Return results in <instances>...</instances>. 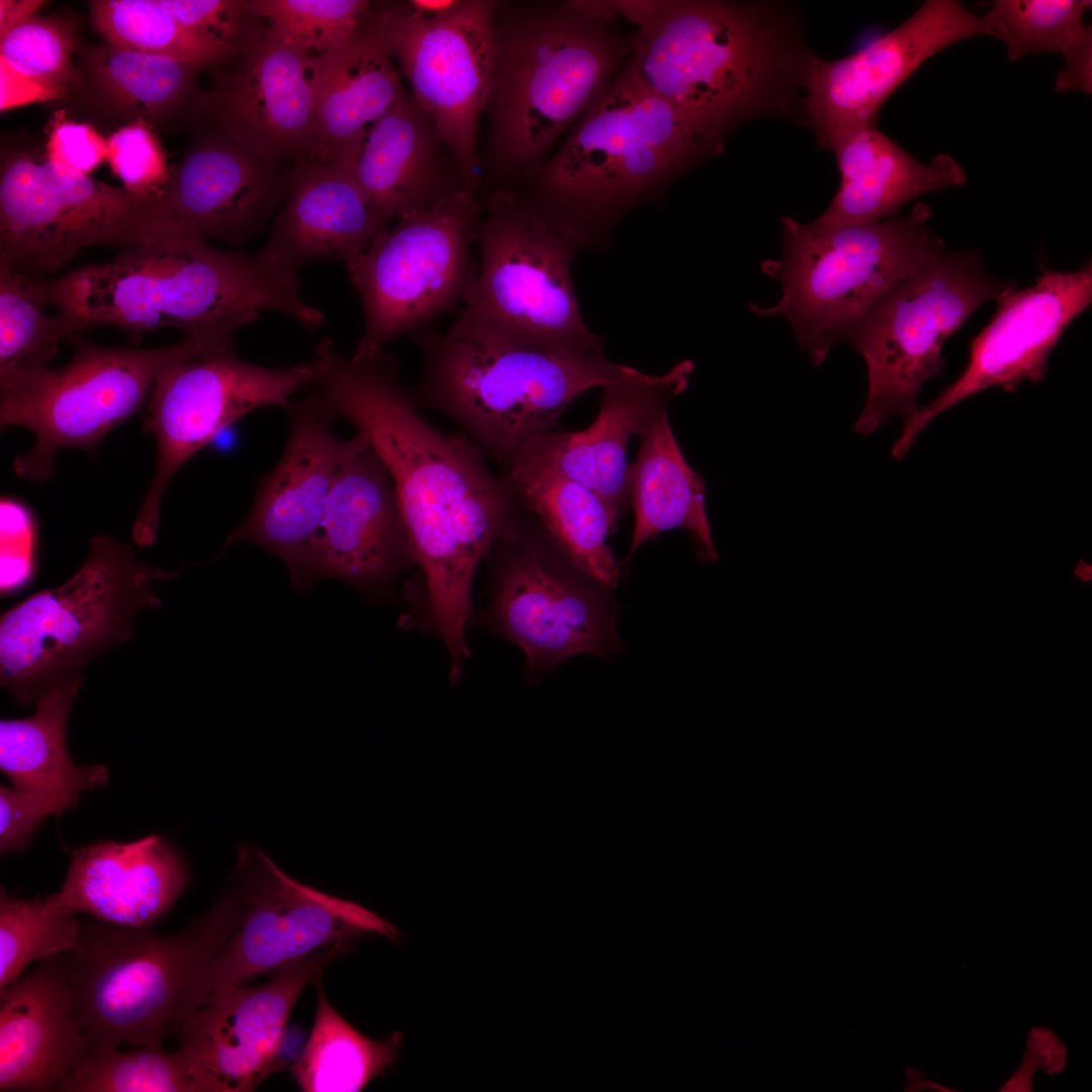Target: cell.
<instances>
[{
  "instance_id": "obj_2",
  "label": "cell",
  "mask_w": 1092,
  "mask_h": 1092,
  "mask_svg": "<svg viewBox=\"0 0 1092 1092\" xmlns=\"http://www.w3.org/2000/svg\"><path fill=\"white\" fill-rule=\"evenodd\" d=\"M49 305L81 330L109 326L138 343L145 333L177 329L185 335L260 310L285 313L308 330L324 313L306 303L296 273L262 248L225 251L209 244L163 202L150 235L112 260L42 280Z\"/></svg>"
},
{
  "instance_id": "obj_13",
  "label": "cell",
  "mask_w": 1092,
  "mask_h": 1092,
  "mask_svg": "<svg viewBox=\"0 0 1092 1092\" xmlns=\"http://www.w3.org/2000/svg\"><path fill=\"white\" fill-rule=\"evenodd\" d=\"M480 214V198L457 190L399 216L345 262L365 318L352 357L375 355L463 302L477 275L473 247Z\"/></svg>"
},
{
  "instance_id": "obj_18",
  "label": "cell",
  "mask_w": 1092,
  "mask_h": 1092,
  "mask_svg": "<svg viewBox=\"0 0 1092 1092\" xmlns=\"http://www.w3.org/2000/svg\"><path fill=\"white\" fill-rule=\"evenodd\" d=\"M235 878L243 917L210 965L208 997L331 945L399 935L370 910L293 880L255 846H240Z\"/></svg>"
},
{
  "instance_id": "obj_14",
  "label": "cell",
  "mask_w": 1092,
  "mask_h": 1092,
  "mask_svg": "<svg viewBox=\"0 0 1092 1092\" xmlns=\"http://www.w3.org/2000/svg\"><path fill=\"white\" fill-rule=\"evenodd\" d=\"M163 201H142L123 187L59 172L28 150L11 151L1 163L0 266L39 279L86 248L122 251L150 235Z\"/></svg>"
},
{
  "instance_id": "obj_48",
  "label": "cell",
  "mask_w": 1092,
  "mask_h": 1092,
  "mask_svg": "<svg viewBox=\"0 0 1092 1092\" xmlns=\"http://www.w3.org/2000/svg\"><path fill=\"white\" fill-rule=\"evenodd\" d=\"M50 809L38 799L13 788H0V849L25 851Z\"/></svg>"
},
{
  "instance_id": "obj_50",
  "label": "cell",
  "mask_w": 1092,
  "mask_h": 1092,
  "mask_svg": "<svg viewBox=\"0 0 1092 1092\" xmlns=\"http://www.w3.org/2000/svg\"><path fill=\"white\" fill-rule=\"evenodd\" d=\"M1059 53L1065 66L1055 81L1059 93H1092V27L1083 23L1067 39Z\"/></svg>"
},
{
  "instance_id": "obj_25",
  "label": "cell",
  "mask_w": 1092,
  "mask_h": 1092,
  "mask_svg": "<svg viewBox=\"0 0 1092 1092\" xmlns=\"http://www.w3.org/2000/svg\"><path fill=\"white\" fill-rule=\"evenodd\" d=\"M294 164L269 163L205 129L170 170L164 201L206 239L242 246L283 203Z\"/></svg>"
},
{
  "instance_id": "obj_30",
  "label": "cell",
  "mask_w": 1092,
  "mask_h": 1092,
  "mask_svg": "<svg viewBox=\"0 0 1092 1092\" xmlns=\"http://www.w3.org/2000/svg\"><path fill=\"white\" fill-rule=\"evenodd\" d=\"M375 7L349 41L316 59L309 161L348 159L369 127L406 93Z\"/></svg>"
},
{
  "instance_id": "obj_42",
  "label": "cell",
  "mask_w": 1092,
  "mask_h": 1092,
  "mask_svg": "<svg viewBox=\"0 0 1092 1092\" xmlns=\"http://www.w3.org/2000/svg\"><path fill=\"white\" fill-rule=\"evenodd\" d=\"M75 23L66 17L32 14L0 33V59L22 77L69 97L80 73L73 63Z\"/></svg>"
},
{
  "instance_id": "obj_23",
  "label": "cell",
  "mask_w": 1092,
  "mask_h": 1092,
  "mask_svg": "<svg viewBox=\"0 0 1092 1092\" xmlns=\"http://www.w3.org/2000/svg\"><path fill=\"white\" fill-rule=\"evenodd\" d=\"M235 59L232 72L205 93L198 122L269 163L307 160L316 59L267 24Z\"/></svg>"
},
{
  "instance_id": "obj_37",
  "label": "cell",
  "mask_w": 1092,
  "mask_h": 1092,
  "mask_svg": "<svg viewBox=\"0 0 1092 1092\" xmlns=\"http://www.w3.org/2000/svg\"><path fill=\"white\" fill-rule=\"evenodd\" d=\"M402 1035L377 1041L346 1021L318 989L313 1026L291 1072L305 1092H357L389 1067Z\"/></svg>"
},
{
  "instance_id": "obj_28",
  "label": "cell",
  "mask_w": 1092,
  "mask_h": 1092,
  "mask_svg": "<svg viewBox=\"0 0 1092 1092\" xmlns=\"http://www.w3.org/2000/svg\"><path fill=\"white\" fill-rule=\"evenodd\" d=\"M189 881L186 864L157 835L119 843L100 841L76 849L57 901L78 913L149 928L175 903Z\"/></svg>"
},
{
  "instance_id": "obj_46",
  "label": "cell",
  "mask_w": 1092,
  "mask_h": 1092,
  "mask_svg": "<svg viewBox=\"0 0 1092 1092\" xmlns=\"http://www.w3.org/2000/svg\"><path fill=\"white\" fill-rule=\"evenodd\" d=\"M184 25L238 53L265 26L250 0H161Z\"/></svg>"
},
{
  "instance_id": "obj_24",
  "label": "cell",
  "mask_w": 1092,
  "mask_h": 1092,
  "mask_svg": "<svg viewBox=\"0 0 1092 1092\" xmlns=\"http://www.w3.org/2000/svg\"><path fill=\"white\" fill-rule=\"evenodd\" d=\"M417 564L388 469L370 445L338 475L320 528L296 578V590L321 578L379 589Z\"/></svg>"
},
{
  "instance_id": "obj_15",
  "label": "cell",
  "mask_w": 1092,
  "mask_h": 1092,
  "mask_svg": "<svg viewBox=\"0 0 1092 1092\" xmlns=\"http://www.w3.org/2000/svg\"><path fill=\"white\" fill-rule=\"evenodd\" d=\"M494 3L466 0L427 17L407 2L376 5V16L398 71L431 118L463 187L480 188L477 136L491 83Z\"/></svg>"
},
{
  "instance_id": "obj_32",
  "label": "cell",
  "mask_w": 1092,
  "mask_h": 1092,
  "mask_svg": "<svg viewBox=\"0 0 1092 1092\" xmlns=\"http://www.w3.org/2000/svg\"><path fill=\"white\" fill-rule=\"evenodd\" d=\"M833 152L840 185L817 219L828 223H869L895 213L922 194L960 186L966 172L948 155L924 164L883 133L877 123L846 127L820 145Z\"/></svg>"
},
{
  "instance_id": "obj_39",
  "label": "cell",
  "mask_w": 1092,
  "mask_h": 1092,
  "mask_svg": "<svg viewBox=\"0 0 1092 1092\" xmlns=\"http://www.w3.org/2000/svg\"><path fill=\"white\" fill-rule=\"evenodd\" d=\"M47 305L41 279L0 266V375L48 366L61 343L78 334Z\"/></svg>"
},
{
  "instance_id": "obj_41",
  "label": "cell",
  "mask_w": 1092,
  "mask_h": 1092,
  "mask_svg": "<svg viewBox=\"0 0 1092 1092\" xmlns=\"http://www.w3.org/2000/svg\"><path fill=\"white\" fill-rule=\"evenodd\" d=\"M76 914L55 895L17 899L1 887L0 990L16 981L30 963L76 951L82 930Z\"/></svg>"
},
{
  "instance_id": "obj_34",
  "label": "cell",
  "mask_w": 1092,
  "mask_h": 1092,
  "mask_svg": "<svg viewBox=\"0 0 1092 1092\" xmlns=\"http://www.w3.org/2000/svg\"><path fill=\"white\" fill-rule=\"evenodd\" d=\"M503 475L521 509L557 550L579 570L609 589L620 578L608 537L617 520L592 490L553 464L522 452Z\"/></svg>"
},
{
  "instance_id": "obj_54",
  "label": "cell",
  "mask_w": 1092,
  "mask_h": 1092,
  "mask_svg": "<svg viewBox=\"0 0 1092 1092\" xmlns=\"http://www.w3.org/2000/svg\"><path fill=\"white\" fill-rule=\"evenodd\" d=\"M660 4L661 0H617L619 14L638 27L651 20Z\"/></svg>"
},
{
  "instance_id": "obj_16",
  "label": "cell",
  "mask_w": 1092,
  "mask_h": 1092,
  "mask_svg": "<svg viewBox=\"0 0 1092 1092\" xmlns=\"http://www.w3.org/2000/svg\"><path fill=\"white\" fill-rule=\"evenodd\" d=\"M311 360L267 368L240 358L233 348L200 355L167 368L147 402L146 429L155 437V473L132 537L156 539L163 494L176 472L219 432L251 412L277 405L313 382Z\"/></svg>"
},
{
  "instance_id": "obj_49",
  "label": "cell",
  "mask_w": 1092,
  "mask_h": 1092,
  "mask_svg": "<svg viewBox=\"0 0 1092 1092\" xmlns=\"http://www.w3.org/2000/svg\"><path fill=\"white\" fill-rule=\"evenodd\" d=\"M1026 1046L1022 1063L1002 1086L1001 1092H1030L1031 1080L1037 1069L1042 1068L1049 1075L1060 1074L1065 1069L1067 1048L1052 1030L1032 1027L1028 1031Z\"/></svg>"
},
{
  "instance_id": "obj_53",
  "label": "cell",
  "mask_w": 1092,
  "mask_h": 1092,
  "mask_svg": "<svg viewBox=\"0 0 1092 1092\" xmlns=\"http://www.w3.org/2000/svg\"><path fill=\"white\" fill-rule=\"evenodd\" d=\"M42 1H0V33L7 30L9 27L23 20L24 18L35 14L37 9L42 5Z\"/></svg>"
},
{
  "instance_id": "obj_40",
  "label": "cell",
  "mask_w": 1092,
  "mask_h": 1092,
  "mask_svg": "<svg viewBox=\"0 0 1092 1092\" xmlns=\"http://www.w3.org/2000/svg\"><path fill=\"white\" fill-rule=\"evenodd\" d=\"M61 1092H206L186 1054L178 1048L136 1046L88 1052Z\"/></svg>"
},
{
  "instance_id": "obj_26",
  "label": "cell",
  "mask_w": 1092,
  "mask_h": 1092,
  "mask_svg": "<svg viewBox=\"0 0 1092 1092\" xmlns=\"http://www.w3.org/2000/svg\"><path fill=\"white\" fill-rule=\"evenodd\" d=\"M74 954L41 960L0 990V1091H61L86 1059L72 994Z\"/></svg>"
},
{
  "instance_id": "obj_51",
  "label": "cell",
  "mask_w": 1092,
  "mask_h": 1092,
  "mask_svg": "<svg viewBox=\"0 0 1092 1092\" xmlns=\"http://www.w3.org/2000/svg\"><path fill=\"white\" fill-rule=\"evenodd\" d=\"M1 63V62H0ZM56 99L59 96L44 86L28 80L1 63V109L32 100Z\"/></svg>"
},
{
  "instance_id": "obj_8",
  "label": "cell",
  "mask_w": 1092,
  "mask_h": 1092,
  "mask_svg": "<svg viewBox=\"0 0 1092 1092\" xmlns=\"http://www.w3.org/2000/svg\"><path fill=\"white\" fill-rule=\"evenodd\" d=\"M931 209L917 203L907 217L869 223H801L782 217V253L761 271L783 288L770 306L748 303L756 315L786 317L798 346L820 366L837 342L887 290L944 250L931 230Z\"/></svg>"
},
{
  "instance_id": "obj_11",
  "label": "cell",
  "mask_w": 1092,
  "mask_h": 1092,
  "mask_svg": "<svg viewBox=\"0 0 1092 1092\" xmlns=\"http://www.w3.org/2000/svg\"><path fill=\"white\" fill-rule=\"evenodd\" d=\"M140 562L132 548L99 534L77 572L2 614L1 685L23 706L80 671L108 647L128 641L144 608H159L151 584L175 576Z\"/></svg>"
},
{
  "instance_id": "obj_17",
  "label": "cell",
  "mask_w": 1092,
  "mask_h": 1092,
  "mask_svg": "<svg viewBox=\"0 0 1092 1092\" xmlns=\"http://www.w3.org/2000/svg\"><path fill=\"white\" fill-rule=\"evenodd\" d=\"M498 542L504 553L492 622L525 651L527 671L551 668L577 653L604 657L617 648L612 589L567 560L525 513Z\"/></svg>"
},
{
  "instance_id": "obj_47",
  "label": "cell",
  "mask_w": 1092,
  "mask_h": 1092,
  "mask_svg": "<svg viewBox=\"0 0 1092 1092\" xmlns=\"http://www.w3.org/2000/svg\"><path fill=\"white\" fill-rule=\"evenodd\" d=\"M106 153V141L91 124L70 119L64 111L54 114L44 158L57 171L90 176Z\"/></svg>"
},
{
  "instance_id": "obj_56",
  "label": "cell",
  "mask_w": 1092,
  "mask_h": 1092,
  "mask_svg": "<svg viewBox=\"0 0 1092 1092\" xmlns=\"http://www.w3.org/2000/svg\"><path fill=\"white\" fill-rule=\"evenodd\" d=\"M1074 575L1080 577L1085 582H1090L1092 580L1091 565L1080 560L1079 565L1074 570Z\"/></svg>"
},
{
  "instance_id": "obj_43",
  "label": "cell",
  "mask_w": 1092,
  "mask_h": 1092,
  "mask_svg": "<svg viewBox=\"0 0 1092 1092\" xmlns=\"http://www.w3.org/2000/svg\"><path fill=\"white\" fill-rule=\"evenodd\" d=\"M250 3L277 35L312 59L349 41L374 7L366 0H250Z\"/></svg>"
},
{
  "instance_id": "obj_9",
  "label": "cell",
  "mask_w": 1092,
  "mask_h": 1092,
  "mask_svg": "<svg viewBox=\"0 0 1092 1092\" xmlns=\"http://www.w3.org/2000/svg\"><path fill=\"white\" fill-rule=\"evenodd\" d=\"M242 327L225 321L170 345L138 349L94 345L78 334L71 360L0 375V427L31 430L35 442L13 462L16 474L40 482L54 472L60 449L94 451L99 442L147 404L159 376L187 359L233 348Z\"/></svg>"
},
{
  "instance_id": "obj_52",
  "label": "cell",
  "mask_w": 1092,
  "mask_h": 1092,
  "mask_svg": "<svg viewBox=\"0 0 1092 1092\" xmlns=\"http://www.w3.org/2000/svg\"><path fill=\"white\" fill-rule=\"evenodd\" d=\"M562 7L577 16L603 23L619 15L617 0H573L566 1Z\"/></svg>"
},
{
  "instance_id": "obj_35",
  "label": "cell",
  "mask_w": 1092,
  "mask_h": 1092,
  "mask_svg": "<svg viewBox=\"0 0 1092 1092\" xmlns=\"http://www.w3.org/2000/svg\"><path fill=\"white\" fill-rule=\"evenodd\" d=\"M637 437L639 449L628 473V497L635 526L626 559L655 535L679 528L690 533L700 560L715 562L717 552L706 512L705 483L679 449L669 425L667 405L648 419Z\"/></svg>"
},
{
  "instance_id": "obj_33",
  "label": "cell",
  "mask_w": 1092,
  "mask_h": 1092,
  "mask_svg": "<svg viewBox=\"0 0 1092 1092\" xmlns=\"http://www.w3.org/2000/svg\"><path fill=\"white\" fill-rule=\"evenodd\" d=\"M78 69L72 95L110 122L161 128L198 122L206 93L200 67L105 43L83 48Z\"/></svg>"
},
{
  "instance_id": "obj_29",
  "label": "cell",
  "mask_w": 1092,
  "mask_h": 1092,
  "mask_svg": "<svg viewBox=\"0 0 1092 1092\" xmlns=\"http://www.w3.org/2000/svg\"><path fill=\"white\" fill-rule=\"evenodd\" d=\"M382 229L341 163L304 160L293 166L288 192L263 249L283 269L297 274L312 261H349Z\"/></svg>"
},
{
  "instance_id": "obj_45",
  "label": "cell",
  "mask_w": 1092,
  "mask_h": 1092,
  "mask_svg": "<svg viewBox=\"0 0 1092 1092\" xmlns=\"http://www.w3.org/2000/svg\"><path fill=\"white\" fill-rule=\"evenodd\" d=\"M106 145V160L123 189L135 199L162 202L171 169L153 127L144 121L120 126Z\"/></svg>"
},
{
  "instance_id": "obj_10",
  "label": "cell",
  "mask_w": 1092,
  "mask_h": 1092,
  "mask_svg": "<svg viewBox=\"0 0 1092 1092\" xmlns=\"http://www.w3.org/2000/svg\"><path fill=\"white\" fill-rule=\"evenodd\" d=\"M627 50L607 23L563 7L495 25L485 112L496 166H532L600 96Z\"/></svg>"
},
{
  "instance_id": "obj_31",
  "label": "cell",
  "mask_w": 1092,
  "mask_h": 1092,
  "mask_svg": "<svg viewBox=\"0 0 1092 1092\" xmlns=\"http://www.w3.org/2000/svg\"><path fill=\"white\" fill-rule=\"evenodd\" d=\"M440 145L433 121L405 93L369 127L356 151L337 163L350 172L385 228L465 189L441 165Z\"/></svg>"
},
{
  "instance_id": "obj_4",
  "label": "cell",
  "mask_w": 1092,
  "mask_h": 1092,
  "mask_svg": "<svg viewBox=\"0 0 1092 1092\" xmlns=\"http://www.w3.org/2000/svg\"><path fill=\"white\" fill-rule=\"evenodd\" d=\"M242 917L231 890L171 935L102 920L82 923L71 984L88 1052L161 1048L206 1001L210 965Z\"/></svg>"
},
{
  "instance_id": "obj_1",
  "label": "cell",
  "mask_w": 1092,
  "mask_h": 1092,
  "mask_svg": "<svg viewBox=\"0 0 1092 1092\" xmlns=\"http://www.w3.org/2000/svg\"><path fill=\"white\" fill-rule=\"evenodd\" d=\"M311 360L312 385L329 410L368 437L390 473L432 622L460 665L469 656L464 627L475 570L517 528L522 509L476 444L422 416L392 355L346 357L326 337Z\"/></svg>"
},
{
  "instance_id": "obj_21",
  "label": "cell",
  "mask_w": 1092,
  "mask_h": 1092,
  "mask_svg": "<svg viewBox=\"0 0 1092 1092\" xmlns=\"http://www.w3.org/2000/svg\"><path fill=\"white\" fill-rule=\"evenodd\" d=\"M284 408L290 423L284 451L259 479L250 512L228 536L224 550L235 542L256 543L285 561L292 582L338 475L370 442L361 432L346 440L337 437L332 429L336 416L315 388Z\"/></svg>"
},
{
  "instance_id": "obj_6",
  "label": "cell",
  "mask_w": 1092,
  "mask_h": 1092,
  "mask_svg": "<svg viewBox=\"0 0 1092 1092\" xmlns=\"http://www.w3.org/2000/svg\"><path fill=\"white\" fill-rule=\"evenodd\" d=\"M423 370L417 405L456 422L489 459L507 470L526 445L552 431L585 390L641 371L603 351L565 355L498 347L424 327L412 334Z\"/></svg>"
},
{
  "instance_id": "obj_5",
  "label": "cell",
  "mask_w": 1092,
  "mask_h": 1092,
  "mask_svg": "<svg viewBox=\"0 0 1092 1092\" xmlns=\"http://www.w3.org/2000/svg\"><path fill=\"white\" fill-rule=\"evenodd\" d=\"M723 142L653 92L632 60L577 119L539 175L541 210L581 241Z\"/></svg>"
},
{
  "instance_id": "obj_20",
  "label": "cell",
  "mask_w": 1092,
  "mask_h": 1092,
  "mask_svg": "<svg viewBox=\"0 0 1092 1092\" xmlns=\"http://www.w3.org/2000/svg\"><path fill=\"white\" fill-rule=\"evenodd\" d=\"M980 34L993 36L984 16L956 0H927L899 26L847 57L814 55L803 79L798 119L818 145L837 130L877 123L884 102L925 61Z\"/></svg>"
},
{
  "instance_id": "obj_55",
  "label": "cell",
  "mask_w": 1092,
  "mask_h": 1092,
  "mask_svg": "<svg viewBox=\"0 0 1092 1092\" xmlns=\"http://www.w3.org/2000/svg\"><path fill=\"white\" fill-rule=\"evenodd\" d=\"M459 0H411L407 4L418 13L427 17H439L453 11Z\"/></svg>"
},
{
  "instance_id": "obj_27",
  "label": "cell",
  "mask_w": 1092,
  "mask_h": 1092,
  "mask_svg": "<svg viewBox=\"0 0 1092 1092\" xmlns=\"http://www.w3.org/2000/svg\"><path fill=\"white\" fill-rule=\"evenodd\" d=\"M693 368L686 360L662 375L641 372L614 382L604 387L600 412L588 428L554 429L533 439L520 453L553 464L595 492L618 521L629 502V441L658 408L686 389Z\"/></svg>"
},
{
  "instance_id": "obj_22",
  "label": "cell",
  "mask_w": 1092,
  "mask_h": 1092,
  "mask_svg": "<svg viewBox=\"0 0 1092 1092\" xmlns=\"http://www.w3.org/2000/svg\"><path fill=\"white\" fill-rule=\"evenodd\" d=\"M350 945L335 944L279 968L266 984L211 994L177 1031L206 1092H247L275 1071L289 1014L303 989Z\"/></svg>"
},
{
  "instance_id": "obj_7",
  "label": "cell",
  "mask_w": 1092,
  "mask_h": 1092,
  "mask_svg": "<svg viewBox=\"0 0 1092 1092\" xmlns=\"http://www.w3.org/2000/svg\"><path fill=\"white\" fill-rule=\"evenodd\" d=\"M480 202V269L447 332L498 347L603 351L582 322L571 284L581 241L512 190L493 189Z\"/></svg>"
},
{
  "instance_id": "obj_36",
  "label": "cell",
  "mask_w": 1092,
  "mask_h": 1092,
  "mask_svg": "<svg viewBox=\"0 0 1092 1092\" xmlns=\"http://www.w3.org/2000/svg\"><path fill=\"white\" fill-rule=\"evenodd\" d=\"M82 676L43 694L35 713L0 721V768L12 788L41 801L57 815L76 806L82 792L103 787L102 764L80 766L71 758L66 727Z\"/></svg>"
},
{
  "instance_id": "obj_44",
  "label": "cell",
  "mask_w": 1092,
  "mask_h": 1092,
  "mask_svg": "<svg viewBox=\"0 0 1092 1092\" xmlns=\"http://www.w3.org/2000/svg\"><path fill=\"white\" fill-rule=\"evenodd\" d=\"M984 15L993 36L1006 44L1011 62L1056 53L1084 22L1088 0H995Z\"/></svg>"
},
{
  "instance_id": "obj_12",
  "label": "cell",
  "mask_w": 1092,
  "mask_h": 1092,
  "mask_svg": "<svg viewBox=\"0 0 1092 1092\" xmlns=\"http://www.w3.org/2000/svg\"><path fill=\"white\" fill-rule=\"evenodd\" d=\"M1015 287L993 276L975 250H943L881 295L842 339L863 356L869 375L853 431L871 434L894 415L906 423L925 381L940 375L944 341L982 304Z\"/></svg>"
},
{
  "instance_id": "obj_19",
  "label": "cell",
  "mask_w": 1092,
  "mask_h": 1092,
  "mask_svg": "<svg viewBox=\"0 0 1092 1092\" xmlns=\"http://www.w3.org/2000/svg\"><path fill=\"white\" fill-rule=\"evenodd\" d=\"M996 300V313L973 339L963 373L904 423L892 448L895 458L906 455L930 422L971 395L992 386L1014 391L1023 381L1044 378L1062 334L1092 302L1091 261L1074 272L1043 271L1032 286L1012 288Z\"/></svg>"
},
{
  "instance_id": "obj_38",
  "label": "cell",
  "mask_w": 1092,
  "mask_h": 1092,
  "mask_svg": "<svg viewBox=\"0 0 1092 1092\" xmlns=\"http://www.w3.org/2000/svg\"><path fill=\"white\" fill-rule=\"evenodd\" d=\"M91 21L105 43L202 69L233 61L238 52L181 23L161 0L89 1Z\"/></svg>"
},
{
  "instance_id": "obj_3",
  "label": "cell",
  "mask_w": 1092,
  "mask_h": 1092,
  "mask_svg": "<svg viewBox=\"0 0 1092 1092\" xmlns=\"http://www.w3.org/2000/svg\"><path fill=\"white\" fill-rule=\"evenodd\" d=\"M628 48L646 85L723 143L787 113L814 56L794 6L778 1L661 0Z\"/></svg>"
}]
</instances>
